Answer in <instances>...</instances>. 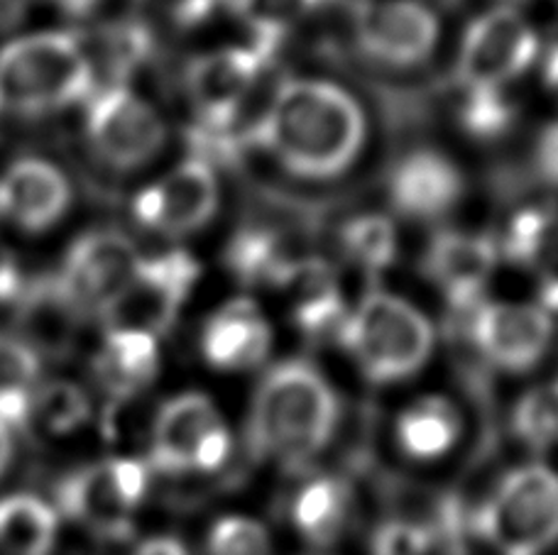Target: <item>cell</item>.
Returning a JSON list of instances; mask_svg holds the SVG:
<instances>
[{
  "mask_svg": "<svg viewBox=\"0 0 558 555\" xmlns=\"http://www.w3.org/2000/svg\"><path fill=\"white\" fill-rule=\"evenodd\" d=\"M363 140L365 115L355 98L316 78L279 84L253 133V147H263L304 180H331L345 172Z\"/></svg>",
  "mask_w": 558,
  "mask_h": 555,
  "instance_id": "6da1fadb",
  "label": "cell"
},
{
  "mask_svg": "<svg viewBox=\"0 0 558 555\" xmlns=\"http://www.w3.org/2000/svg\"><path fill=\"white\" fill-rule=\"evenodd\" d=\"M336 421L338 399L326 377L304 360H287L257 386L247 439L263 458L299 468L326 448Z\"/></svg>",
  "mask_w": 558,
  "mask_h": 555,
  "instance_id": "7a4b0ae2",
  "label": "cell"
},
{
  "mask_svg": "<svg viewBox=\"0 0 558 555\" xmlns=\"http://www.w3.org/2000/svg\"><path fill=\"white\" fill-rule=\"evenodd\" d=\"M94 94V69L74 33L29 35L0 49V113L39 115Z\"/></svg>",
  "mask_w": 558,
  "mask_h": 555,
  "instance_id": "3957f363",
  "label": "cell"
},
{
  "mask_svg": "<svg viewBox=\"0 0 558 555\" xmlns=\"http://www.w3.org/2000/svg\"><path fill=\"white\" fill-rule=\"evenodd\" d=\"M341 343L377 384L400 382L424 368L434 348L426 316L387 292H367L361 306L348 313Z\"/></svg>",
  "mask_w": 558,
  "mask_h": 555,
  "instance_id": "277c9868",
  "label": "cell"
},
{
  "mask_svg": "<svg viewBox=\"0 0 558 555\" xmlns=\"http://www.w3.org/2000/svg\"><path fill=\"white\" fill-rule=\"evenodd\" d=\"M468 527L500 555H542L558 541V474L544 465L507 472Z\"/></svg>",
  "mask_w": 558,
  "mask_h": 555,
  "instance_id": "5b68a950",
  "label": "cell"
},
{
  "mask_svg": "<svg viewBox=\"0 0 558 555\" xmlns=\"http://www.w3.org/2000/svg\"><path fill=\"white\" fill-rule=\"evenodd\" d=\"M196 280L198 262L184 250L140 260L131 280L98 311L106 335L133 333L157 341L172 329Z\"/></svg>",
  "mask_w": 558,
  "mask_h": 555,
  "instance_id": "8992f818",
  "label": "cell"
},
{
  "mask_svg": "<svg viewBox=\"0 0 558 555\" xmlns=\"http://www.w3.org/2000/svg\"><path fill=\"white\" fill-rule=\"evenodd\" d=\"M147 484V462L113 458L64 478L57 488V502L69 519L96 536L125 541L133 533V517L145 499Z\"/></svg>",
  "mask_w": 558,
  "mask_h": 555,
  "instance_id": "52a82bcc",
  "label": "cell"
},
{
  "mask_svg": "<svg viewBox=\"0 0 558 555\" xmlns=\"http://www.w3.org/2000/svg\"><path fill=\"white\" fill-rule=\"evenodd\" d=\"M231 445V431L206 394H179L153 423L149 465L167 474L214 472L228 460Z\"/></svg>",
  "mask_w": 558,
  "mask_h": 555,
  "instance_id": "ba28073f",
  "label": "cell"
},
{
  "mask_svg": "<svg viewBox=\"0 0 558 555\" xmlns=\"http://www.w3.org/2000/svg\"><path fill=\"white\" fill-rule=\"evenodd\" d=\"M86 135L98 160L121 172L155 160L165 145V123L157 111L131 88L111 86L92 96Z\"/></svg>",
  "mask_w": 558,
  "mask_h": 555,
  "instance_id": "9c48e42d",
  "label": "cell"
},
{
  "mask_svg": "<svg viewBox=\"0 0 558 555\" xmlns=\"http://www.w3.org/2000/svg\"><path fill=\"white\" fill-rule=\"evenodd\" d=\"M536 42L530 23L514 8H495L468 25L458 57L465 88H497L522 76L534 62Z\"/></svg>",
  "mask_w": 558,
  "mask_h": 555,
  "instance_id": "30bf717a",
  "label": "cell"
},
{
  "mask_svg": "<svg viewBox=\"0 0 558 555\" xmlns=\"http://www.w3.org/2000/svg\"><path fill=\"white\" fill-rule=\"evenodd\" d=\"M355 42L375 62L414 66L432 57L438 23L416 0H375L355 8Z\"/></svg>",
  "mask_w": 558,
  "mask_h": 555,
  "instance_id": "8fae6325",
  "label": "cell"
},
{
  "mask_svg": "<svg viewBox=\"0 0 558 555\" xmlns=\"http://www.w3.org/2000/svg\"><path fill=\"white\" fill-rule=\"evenodd\" d=\"M267 64L270 57L253 45L194 59L186 69V94L196 108L198 123L243 125V106Z\"/></svg>",
  "mask_w": 558,
  "mask_h": 555,
  "instance_id": "7c38bea8",
  "label": "cell"
},
{
  "mask_svg": "<svg viewBox=\"0 0 558 555\" xmlns=\"http://www.w3.org/2000/svg\"><path fill=\"white\" fill-rule=\"evenodd\" d=\"M485 360L510 372H524L539 362L551 343V319L544 309L520 304H481L458 316Z\"/></svg>",
  "mask_w": 558,
  "mask_h": 555,
  "instance_id": "4fadbf2b",
  "label": "cell"
},
{
  "mask_svg": "<svg viewBox=\"0 0 558 555\" xmlns=\"http://www.w3.org/2000/svg\"><path fill=\"white\" fill-rule=\"evenodd\" d=\"M218 208V186L211 164L186 160L157 184L140 192L133 213L149 231L182 237L211 221Z\"/></svg>",
  "mask_w": 558,
  "mask_h": 555,
  "instance_id": "5bb4252c",
  "label": "cell"
},
{
  "mask_svg": "<svg viewBox=\"0 0 558 555\" xmlns=\"http://www.w3.org/2000/svg\"><path fill=\"white\" fill-rule=\"evenodd\" d=\"M140 264L133 240L118 231H92L69 247L59 280L84 313L101 311L104 304L131 280Z\"/></svg>",
  "mask_w": 558,
  "mask_h": 555,
  "instance_id": "9a60e30c",
  "label": "cell"
},
{
  "mask_svg": "<svg viewBox=\"0 0 558 555\" xmlns=\"http://www.w3.org/2000/svg\"><path fill=\"white\" fill-rule=\"evenodd\" d=\"M497 247L490 235L441 231L428 243L424 270L441 286L456 316L483 304V289L493 276Z\"/></svg>",
  "mask_w": 558,
  "mask_h": 555,
  "instance_id": "2e32d148",
  "label": "cell"
},
{
  "mask_svg": "<svg viewBox=\"0 0 558 555\" xmlns=\"http://www.w3.org/2000/svg\"><path fill=\"white\" fill-rule=\"evenodd\" d=\"M15 331L37 358H66L72 353L84 309L66 292L59 274H43L23 286L15 299Z\"/></svg>",
  "mask_w": 558,
  "mask_h": 555,
  "instance_id": "e0dca14e",
  "label": "cell"
},
{
  "mask_svg": "<svg viewBox=\"0 0 558 555\" xmlns=\"http://www.w3.org/2000/svg\"><path fill=\"white\" fill-rule=\"evenodd\" d=\"M72 186L54 164L20 160L0 176V218L29 233H43L66 213Z\"/></svg>",
  "mask_w": 558,
  "mask_h": 555,
  "instance_id": "ac0fdd59",
  "label": "cell"
},
{
  "mask_svg": "<svg viewBox=\"0 0 558 555\" xmlns=\"http://www.w3.org/2000/svg\"><path fill=\"white\" fill-rule=\"evenodd\" d=\"M461 196L463 176L441 152L414 150L392 172L390 198L407 218H441L461 201Z\"/></svg>",
  "mask_w": 558,
  "mask_h": 555,
  "instance_id": "d6986e66",
  "label": "cell"
},
{
  "mask_svg": "<svg viewBox=\"0 0 558 555\" xmlns=\"http://www.w3.org/2000/svg\"><path fill=\"white\" fill-rule=\"evenodd\" d=\"M272 345V329L251 299L223 304L202 333V350L218 370H251L260 365Z\"/></svg>",
  "mask_w": 558,
  "mask_h": 555,
  "instance_id": "ffe728a7",
  "label": "cell"
},
{
  "mask_svg": "<svg viewBox=\"0 0 558 555\" xmlns=\"http://www.w3.org/2000/svg\"><path fill=\"white\" fill-rule=\"evenodd\" d=\"M159 370L157 341L147 335H106L104 350L94 362L96 380L116 402H125L149 386Z\"/></svg>",
  "mask_w": 558,
  "mask_h": 555,
  "instance_id": "44dd1931",
  "label": "cell"
},
{
  "mask_svg": "<svg viewBox=\"0 0 558 555\" xmlns=\"http://www.w3.org/2000/svg\"><path fill=\"white\" fill-rule=\"evenodd\" d=\"M461 435V416L444 396H422L397 419V443L414 460H436Z\"/></svg>",
  "mask_w": 558,
  "mask_h": 555,
  "instance_id": "7402d4cb",
  "label": "cell"
},
{
  "mask_svg": "<svg viewBox=\"0 0 558 555\" xmlns=\"http://www.w3.org/2000/svg\"><path fill=\"white\" fill-rule=\"evenodd\" d=\"M353 507V492L348 482L338 478L308 480L302 490L296 492L292 519L296 531L314 543V546H328L333 543L345 529L348 517Z\"/></svg>",
  "mask_w": 558,
  "mask_h": 555,
  "instance_id": "603a6c76",
  "label": "cell"
},
{
  "mask_svg": "<svg viewBox=\"0 0 558 555\" xmlns=\"http://www.w3.org/2000/svg\"><path fill=\"white\" fill-rule=\"evenodd\" d=\"M82 49L94 69V76L98 78V72L106 76V88L123 86L121 82H125L153 52V35L137 20H121V23L98 29L88 42L82 39Z\"/></svg>",
  "mask_w": 558,
  "mask_h": 555,
  "instance_id": "cb8c5ba5",
  "label": "cell"
},
{
  "mask_svg": "<svg viewBox=\"0 0 558 555\" xmlns=\"http://www.w3.org/2000/svg\"><path fill=\"white\" fill-rule=\"evenodd\" d=\"M57 511L33 494L0 499V551L5 555H47L57 539Z\"/></svg>",
  "mask_w": 558,
  "mask_h": 555,
  "instance_id": "d4e9b609",
  "label": "cell"
},
{
  "mask_svg": "<svg viewBox=\"0 0 558 555\" xmlns=\"http://www.w3.org/2000/svg\"><path fill=\"white\" fill-rule=\"evenodd\" d=\"M302 260L289 257L279 237L265 227L251 225L228 245V267L245 284L284 286Z\"/></svg>",
  "mask_w": 558,
  "mask_h": 555,
  "instance_id": "484cf974",
  "label": "cell"
},
{
  "mask_svg": "<svg viewBox=\"0 0 558 555\" xmlns=\"http://www.w3.org/2000/svg\"><path fill=\"white\" fill-rule=\"evenodd\" d=\"M39 358L15 335H0V423L13 429L29 419Z\"/></svg>",
  "mask_w": 558,
  "mask_h": 555,
  "instance_id": "4316f807",
  "label": "cell"
},
{
  "mask_svg": "<svg viewBox=\"0 0 558 555\" xmlns=\"http://www.w3.org/2000/svg\"><path fill=\"white\" fill-rule=\"evenodd\" d=\"M226 3L253 33V47L272 59L282 35L324 0H226Z\"/></svg>",
  "mask_w": 558,
  "mask_h": 555,
  "instance_id": "83f0119b",
  "label": "cell"
},
{
  "mask_svg": "<svg viewBox=\"0 0 558 555\" xmlns=\"http://www.w3.org/2000/svg\"><path fill=\"white\" fill-rule=\"evenodd\" d=\"M341 247L348 260L371 274L387 270L397 255L395 225L385 215H361L345 223Z\"/></svg>",
  "mask_w": 558,
  "mask_h": 555,
  "instance_id": "f1b7e54d",
  "label": "cell"
},
{
  "mask_svg": "<svg viewBox=\"0 0 558 555\" xmlns=\"http://www.w3.org/2000/svg\"><path fill=\"white\" fill-rule=\"evenodd\" d=\"M88 414H92V402L82 386L64 380L39 386L29 399V419H35L49 433H72L86 423Z\"/></svg>",
  "mask_w": 558,
  "mask_h": 555,
  "instance_id": "f546056e",
  "label": "cell"
},
{
  "mask_svg": "<svg viewBox=\"0 0 558 555\" xmlns=\"http://www.w3.org/2000/svg\"><path fill=\"white\" fill-rule=\"evenodd\" d=\"M512 425L517 439L534 451L558 443V382L539 384L517 404Z\"/></svg>",
  "mask_w": 558,
  "mask_h": 555,
  "instance_id": "4dcf8cb0",
  "label": "cell"
},
{
  "mask_svg": "<svg viewBox=\"0 0 558 555\" xmlns=\"http://www.w3.org/2000/svg\"><path fill=\"white\" fill-rule=\"evenodd\" d=\"M556 227L558 221L551 211H546V208H524L507 225L502 240L505 257L517 267L532 270L546 243L556 233Z\"/></svg>",
  "mask_w": 558,
  "mask_h": 555,
  "instance_id": "1f68e13d",
  "label": "cell"
},
{
  "mask_svg": "<svg viewBox=\"0 0 558 555\" xmlns=\"http://www.w3.org/2000/svg\"><path fill=\"white\" fill-rule=\"evenodd\" d=\"M461 121L473 137L493 140V137H500L510 131L514 108L497 88H465Z\"/></svg>",
  "mask_w": 558,
  "mask_h": 555,
  "instance_id": "d6a6232c",
  "label": "cell"
},
{
  "mask_svg": "<svg viewBox=\"0 0 558 555\" xmlns=\"http://www.w3.org/2000/svg\"><path fill=\"white\" fill-rule=\"evenodd\" d=\"M208 555H272L270 533L255 519L223 517L208 533Z\"/></svg>",
  "mask_w": 558,
  "mask_h": 555,
  "instance_id": "836d02e7",
  "label": "cell"
},
{
  "mask_svg": "<svg viewBox=\"0 0 558 555\" xmlns=\"http://www.w3.org/2000/svg\"><path fill=\"white\" fill-rule=\"evenodd\" d=\"M532 270L539 274V301L542 309L558 311V227L551 235V240L546 243V247L539 255V260L534 262Z\"/></svg>",
  "mask_w": 558,
  "mask_h": 555,
  "instance_id": "e575fe53",
  "label": "cell"
},
{
  "mask_svg": "<svg viewBox=\"0 0 558 555\" xmlns=\"http://www.w3.org/2000/svg\"><path fill=\"white\" fill-rule=\"evenodd\" d=\"M536 172L544 182L558 186V123L546 125L534 150Z\"/></svg>",
  "mask_w": 558,
  "mask_h": 555,
  "instance_id": "d590c367",
  "label": "cell"
},
{
  "mask_svg": "<svg viewBox=\"0 0 558 555\" xmlns=\"http://www.w3.org/2000/svg\"><path fill=\"white\" fill-rule=\"evenodd\" d=\"M23 276H20V267L15 255L10 247L0 240V304L15 301L20 292H23Z\"/></svg>",
  "mask_w": 558,
  "mask_h": 555,
  "instance_id": "8d00e7d4",
  "label": "cell"
},
{
  "mask_svg": "<svg viewBox=\"0 0 558 555\" xmlns=\"http://www.w3.org/2000/svg\"><path fill=\"white\" fill-rule=\"evenodd\" d=\"M133 555H192L182 541L174 536H153L140 543Z\"/></svg>",
  "mask_w": 558,
  "mask_h": 555,
  "instance_id": "74e56055",
  "label": "cell"
},
{
  "mask_svg": "<svg viewBox=\"0 0 558 555\" xmlns=\"http://www.w3.org/2000/svg\"><path fill=\"white\" fill-rule=\"evenodd\" d=\"M29 0H0V33L17 27L27 15Z\"/></svg>",
  "mask_w": 558,
  "mask_h": 555,
  "instance_id": "f35d334b",
  "label": "cell"
},
{
  "mask_svg": "<svg viewBox=\"0 0 558 555\" xmlns=\"http://www.w3.org/2000/svg\"><path fill=\"white\" fill-rule=\"evenodd\" d=\"M52 3L62 8L69 15H86L92 13L101 0H52Z\"/></svg>",
  "mask_w": 558,
  "mask_h": 555,
  "instance_id": "ab89813d",
  "label": "cell"
},
{
  "mask_svg": "<svg viewBox=\"0 0 558 555\" xmlns=\"http://www.w3.org/2000/svg\"><path fill=\"white\" fill-rule=\"evenodd\" d=\"M544 78H546V84H549L551 91L558 96V45L551 47V52L546 54Z\"/></svg>",
  "mask_w": 558,
  "mask_h": 555,
  "instance_id": "60d3db41",
  "label": "cell"
},
{
  "mask_svg": "<svg viewBox=\"0 0 558 555\" xmlns=\"http://www.w3.org/2000/svg\"><path fill=\"white\" fill-rule=\"evenodd\" d=\"M10 455H13V441H10V429L0 423V474L8 468Z\"/></svg>",
  "mask_w": 558,
  "mask_h": 555,
  "instance_id": "b9f144b4",
  "label": "cell"
}]
</instances>
